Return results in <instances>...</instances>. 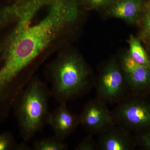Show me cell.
<instances>
[{"label": "cell", "mask_w": 150, "mask_h": 150, "mask_svg": "<svg viewBox=\"0 0 150 150\" xmlns=\"http://www.w3.org/2000/svg\"><path fill=\"white\" fill-rule=\"evenodd\" d=\"M79 6V0H55L37 24L17 23L0 58V83L15 88L26 86L46 48L77 18Z\"/></svg>", "instance_id": "obj_1"}, {"label": "cell", "mask_w": 150, "mask_h": 150, "mask_svg": "<svg viewBox=\"0 0 150 150\" xmlns=\"http://www.w3.org/2000/svg\"><path fill=\"white\" fill-rule=\"evenodd\" d=\"M46 72L51 96L59 103L83 96L95 85L88 66L76 53L60 54L48 65Z\"/></svg>", "instance_id": "obj_2"}, {"label": "cell", "mask_w": 150, "mask_h": 150, "mask_svg": "<svg viewBox=\"0 0 150 150\" xmlns=\"http://www.w3.org/2000/svg\"><path fill=\"white\" fill-rule=\"evenodd\" d=\"M50 96L47 84L35 76L16 100L13 109L24 142H29L48 125Z\"/></svg>", "instance_id": "obj_3"}, {"label": "cell", "mask_w": 150, "mask_h": 150, "mask_svg": "<svg viewBox=\"0 0 150 150\" xmlns=\"http://www.w3.org/2000/svg\"><path fill=\"white\" fill-rule=\"evenodd\" d=\"M96 98L108 104L118 103L129 96V89L119 62L110 60L100 73Z\"/></svg>", "instance_id": "obj_4"}, {"label": "cell", "mask_w": 150, "mask_h": 150, "mask_svg": "<svg viewBox=\"0 0 150 150\" xmlns=\"http://www.w3.org/2000/svg\"><path fill=\"white\" fill-rule=\"evenodd\" d=\"M112 113L115 124L130 132L150 128V105L129 95L117 103Z\"/></svg>", "instance_id": "obj_5"}, {"label": "cell", "mask_w": 150, "mask_h": 150, "mask_svg": "<svg viewBox=\"0 0 150 150\" xmlns=\"http://www.w3.org/2000/svg\"><path fill=\"white\" fill-rule=\"evenodd\" d=\"M107 105L96 98L90 100L84 105L79 115L80 125L88 134L98 135L115 124L112 112L108 109Z\"/></svg>", "instance_id": "obj_6"}, {"label": "cell", "mask_w": 150, "mask_h": 150, "mask_svg": "<svg viewBox=\"0 0 150 150\" xmlns=\"http://www.w3.org/2000/svg\"><path fill=\"white\" fill-rule=\"evenodd\" d=\"M119 63L129 91L138 92L150 88V69L135 62L128 51L121 56Z\"/></svg>", "instance_id": "obj_7"}, {"label": "cell", "mask_w": 150, "mask_h": 150, "mask_svg": "<svg viewBox=\"0 0 150 150\" xmlns=\"http://www.w3.org/2000/svg\"><path fill=\"white\" fill-rule=\"evenodd\" d=\"M98 135L97 143L98 150H131L136 145L131 132L115 123L108 126Z\"/></svg>", "instance_id": "obj_8"}, {"label": "cell", "mask_w": 150, "mask_h": 150, "mask_svg": "<svg viewBox=\"0 0 150 150\" xmlns=\"http://www.w3.org/2000/svg\"><path fill=\"white\" fill-rule=\"evenodd\" d=\"M48 125L51 126L54 135L65 140L80 125L79 115L71 112L66 103H59L57 108L50 112Z\"/></svg>", "instance_id": "obj_9"}, {"label": "cell", "mask_w": 150, "mask_h": 150, "mask_svg": "<svg viewBox=\"0 0 150 150\" xmlns=\"http://www.w3.org/2000/svg\"><path fill=\"white\" fill-rule=\"evenodd\" d=\"M145 0H114L108 7L107 13L112 17L134 23L139 18Z\"/></svg>", "instance_id": "obj_10"}, {"label": "cell", "mask_w": 150, "mask_h": 150, "mask_svg": "<svg viewBox=\"0 0 150 150\" xmlns=\"http://www.w3.org/2000/svg\"><path fill=\"white\" fill-rule=\"evenodd\" d=\"M129 46L128 53L135 62L150 69V59L147 53L141 43V40L131 35L128 40Z\"/></svg>", "instance_id": "obj_11"}, {"label": "cell", "mask_w": 150, "mask_h": 150, "mask_svg": "<svg viewBox=\"0 0 150 150\" xmlns=\"http://www.w3.org/2000/svg\"><path fill=\"white\" fill-rule=\"evenodd\" d=\"M68 145L64 140L61 139L55 135L53 137L43 138L33 142L32 149L33 150H66Z\"/></svg>", "instance_id": "obj_12"}, {"label": "cell", "mask_w": 150, "mask_h": 150, "mask_svg": "<svg viewBox=\"0 0 150 150\" xmlns=\"http://www.w3.org/2000/svg\"><path fill=\"white\" fill-rule=\"evenodd\" d=\"M143 11L140 37L150 53V0L145 2Z\"/></svg>", "instance_id": "obj_13"}, {"label": "cell", "mask_w": 150, "mask_h": 150, "mask_svg": "<svg viewBox=\"0 0 150 150\" xmlns=\"http://www.w3.org/2000/svg\"><path fill=\"white\" fill-rule=\"evenodd\" d=\"M31 149L25 142L17 144L13 136L9 132L0 134V150H29L32 149Z\"/></svg>", "instance_id": "obj_14"}, {"label": "cell", "mask_w": 150, "mask_h": 150, "mask_svg": "<svg viewBox=\"0 0 150 150\" xmlns=\"http://www.w3.org/2000/svg\"><path fill=\"white\" fill-rule=\"evenodd\" d=\"M114 0H79L86 8L89 9H98L108 7Z\"/></svg>", "instance_id": "obj_15"}, {"label": "cell", "mask_w": 150, "mask_h": 150, "mask_svg": "<svg viewBox=\"0 0 150 150\" xmlns=\"http://www.w3.org/2000/svg\"><path fill=\"white\" fill-rule=\"evenodd\" d=\"M75 150H98L97 143L93 138V135L89 134L79 142L74 148Z\"/></svg>", "instance_id": "obj_16"}, {"label": "cell", "mask_w": 150, "mask_h": 150, "mask_svg": "<svg viewBox=\"0 0 150 150\" xmlns=\"http://www.w3.org/2000/svg\"><path fill=\"white\" fill-rule=\"evenodd\" d=\"M140 144L145 149L150 150V128L141 134L138 139Z\"/></svg>", "instance_id": "obj_17"}]
</instances>
